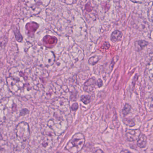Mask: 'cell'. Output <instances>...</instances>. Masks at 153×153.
<instances>
[{"instance_id":"cell-3","label":"cell","mask_w":153,"mask_h":153,"mask_svg":"<svg viewBox=\"0 0 153 153\" xmlns=\"http://www.w3.org/2000/svg\"><path fill=\"white\" fill-rule=\"evenodd\" d=\"M8 99L0 102V125H2L6 121L7 115L9 113V109L7 106Z\"/></svg>"},{"instance_id":"cell-17","label":"cell","mask_w":153,"mask_h":153,"mask_svg":"<svg viewBox=\"0 0 153 153\" xmlns=\"http://www.w3.org/2000/svg\"><path fill=\"white\" fill-rule=\"evenodd\" d=\"M29 112V111L27 109H23L20 111L19 114H20V116H24L28 114Z\"/></svg>"},{"instance_id":"cell-18","label":"cell","mask_w":153,"mask_h":153,"mask_svg":"<svg viewBox=\"0 0 153 153\" xmlns=\"http://www.w3.org/2000/svg\"><path fill=\"white\" fill-rule=\"evenodd\" d=\"M78 105L77 103H74L72 105L71 108L72 109L73 111H76L78 109Z\"/></svg>"},{"instance_id":"cell-19","label":"cell","mask_w":153,"mask_h":153,"mask_svg":"<svg viewBox=\"0 0 153 153\" xmlns=\"http://www.w3.org/2000/svg\"><path fill=\"white\" fill-rule=\"evenodd\" d=\"M97 83H98V86L99 87H101L102 86H103V81L101 79H99L98 80L97 82Z\"/></svg>"},{"instance_id":"cell-22","label":"cell","mask_w":153,"mask_h":153,"mask_svg":"<svg viewBox=\"0 0 153 153\" xmlns=\"http://www.w3.org/2000/svg\"><path fill=\"white\" fill-rule=\"evenodd\" d=\"M2 92V90L1 88H0V95L1 94Z\"/></svg>"},{"instance_id":"cell-1","label":"cell","mask_w":153,"mask_h":153,"mask_svg":"<svg viewBox=\"0 0 153 153\" xmlns=\"http://www.w3.org/2000/svg\"><path fill=\"white\" fill-rule=\"evenodd\" d=\"M85 141V136L82 133H75L66 145L65 149L70 153H78L83 148Z\"/></svg>"},{"instance_id":"cell-9","label":"cell","mask_w":153,"mask_h":153,"mask_svg":"<svg viewBox=\"0 0 153 153\" xmlns=\"http://www.w3.org/2000/svg\"><path fill=\"white\" fill-rule=\"evenodd\" d=\"M38 25L35 23H30L27 24L26 25V29L28 31H36L37 28L38 27Z\"/></svg>"},{"instance_id":"cell-8","label":"cell","mask_w":153,"mask_h":153,"mask_svg":"<svg viewBox=\"0 0 153 153\" xmlns=\"http://www.w3.org/2000/svg\"><path fill=\"white\" fill-rule=\"evenodd\" d=\"M8 41V38L7 36H4L0 37V49H5Z\"/></svg>"},{"instance_id":"cell-7","label":"cell","mask_w":153,"mask_h":153,"mask_svg":"<svg viewBox=\"0 0 153 153\" xmlns=\"http://www.w3.org/2000/svg\"><path fill=\"white\" fill-rule=\"evenodd\" d=\"M148 45V42L145 40H140L137 41L135 42V47L136 50L137 51H140L145 47L147 46Z\"/></svg>"},{"instance_id":"cell-4","label":"cell","mask_w":153,"mask_h":153,"mask_svg":"<svg viewBox=\"0 0 153 153\" xmlns=\"http://www.w3.org/2000/svg\"><path fill=\"white\" fill-rule=\"evenodd\" d=\"M141 134L139 130H130L127 131L126 137L129 141H134L137 140Z\"/></svg>"},{"instance_id":"cell-2","label":"cell","mask_w":153,"mask_h":153,"mask_svg":"<svg viewBox=\"0 0 153 153\" xmlns=\"http://www.w3.org/2000/svg\"><path fill=\"white\" fill-rule=\"evenodd\" d=\"M15 132L17 138L20 141H27L30 137V127L28 124L25 122H22L18 124Z\"/></svg>"},{"instance_id":"cell-6","label":"cell","mask_w":153,"mask_h":153,"mask_svg":"<svg viewBox=\"0 0 153 153\" xmlns=\"http://www.w3.org/2000/svg\"><path fill=\"white\" fill-rule=\"evenodd\" d=\"M122 33L118 30H116L112 33L111 35V40L114 42L119 41L122 37Z\"/></svg>"},{"instance_id":"cell-5","label":"cell","mask_w":153,"mask_h":153,"mask_svg":"<svg viewBox=\"0 0 153 153\" xmlns=\"http://www.w3.org/2000/svg\"><path fill=\"white\" fill-rule=\"evenodd\" d=\"M147 144V137L144 134H141L137 139V145L140 148H145Z\"/></svg>"},{"instance_id":"cell-13","label":"cell","mask_w":153,"mask_h":153,"mask_svg":"<svg viewBox=\"0 0 153 153\" xmlns=\"http://www.w3.org/2000/svg\"><path fill=\"white\" fill-rule=\"evenodd\" d=\"M99 58L98 56H94L93 57L90 58V59L89 60V63L91 65H95L97 63L98 61H99Z\"/></svg>"},{"instance_id":"cell-23","label":"cell","mask_w":153,"mask_h":153,"mask_svg":"<svg viewBox=\"0 0 153 153\" xmlns=\"http://www.w3.org/2000/svg\"></svg>"},{"instance_id":"cell-20","label":"cell","mask_w":153,"mask_h":153,"mask_svg":"<svg viewBox=\"0 0 153 153\" xmlns=\"http://www.w3.org/2000/svg\"><path fill=\"white\" fill-rule=\"evenodd\" d=\"M120 153H132L130 151H128L127 150H122Z\"/></svg>"},{"instance_id":"cell-15","label":"cell","mask_w":153,"mask_h":153,"mask_svg":"<svg viewBox=\"0 0 153 153\" xmlns=\"http://www.w3.org/2000/svg\"><path fill=\"white\" fill-rule=\"evenodd\" d=\"M96 84V82H95V79H94L93 78L90 79V80H88L85 83V86H91L92 87H94L95 86Z\"/></svg>"},{"instance_id":"cell-11","label":"cell","mask_w":153,"mask_h":153,"mask_svg":"<svg viewBox=\"0 0 153 153\" xmlns=\"http://www.w3.org/2000/svg\"><path fill=\"white\" fill-rule=\"evenodd\" d=\"M123 121L124 124L128 126L133 127L135 126V123L134 121H133V119H123Z\"/></svg>"},{"instance_id":"cell-21","label":"cell","mask_w":153,"mask_h":153,"mask_svg":"<svg viewBox=\"0 0 153 153\" xmlns=\"http://www.w3.org/2000/svg\"><path fill=\"white\" fill-rule=\"evenodd\" d=\"M3 67V63L2 61L0 60V69H1Z\"/></svg>"},{"instance_id":"cell-10","label":"cell","mask_w":153,"mask_h":153,"mask_svg":"<svg viewBox=\"0 0 153 153\" xmlns=\"http://www.w3.org/2000/svg\"><path fill=\"white\" fill-rule=\"evenodd\" d=\"M132 107L130 104H126L122 110L123 114L125 116H127L130 114L131 111Z\"/></svg>"},{"instance_id":"cell-16","label":"cell","mask_w":153,"mask_h":153,"mask_svg":"<svg viewBox=\"0 0 153 153\" xmlns=\"http://www.w3.org/2000/svg\"><path fill=\"white\" fill-rule=\"evenodd\" d=\"M51 139L50 138V137H47L45 139L44 142H43V145L44 147L47 148V147H49V146L51 144Z\"/></svg>"},{"instance_id":"cell-12","label":"cell","mask_w":153,"mask_h":153,"mask_svg":"<svg viewBox=\"0 0 153 153\" xmlns=\"http://www.w3.org/2000/svg\"><path fill=\"white\" fill-rule=\"evenodd\" d=\"M14 31L16 40L19 42H21L23 40V37H22V35L20 34V32L19 31V29L16 28V29L14 30Z\"/></svg>"},{"instance_id":"cell-14","label":"cell","mask_w":153,"mask_h":153,"mask_svg":"<svg viewBox=\"0 0 153 153\" xmlns=\"http://www.w3.org/2000/svg\"><path fill=\"white\" fill-rule=\"evenodd\" d=\"M81 101L85 104H88L91 102V98L88 95H83L81 97Z\"/></svg>"}]
</instances>
